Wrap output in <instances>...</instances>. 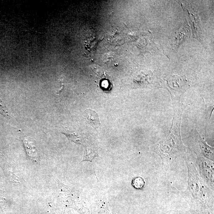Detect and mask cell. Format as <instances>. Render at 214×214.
<instances>
[{"mask_svg": "<svg viewBox=\"0 0 214 214\" xmlns=\"http://www.w3.org/2000/svg\"><path fill=\"white\" fill-rule=\"evenodd\" d=\"M84 117L86 121L94 129H98L100 125V119L95 111L87 109L84 112Z\"/></svg>", "mask_w": 214, "mask_h": 214, "instance_id": "obj_1", "label": "cell"}, {"mask_svg": "<svg viewBox=\"0 0 214 214\" xmlns=\"http://www.w3.org/2000/svg\"><path fill=\"white\" fill-rule=\"evenodd\" d=\"M23 141L27 154L31 158L37 157V152L35 142L31 138H24Z\"/></svg>", "mask_w": 214, "mask_h": 214, "instance_id": "obj_2", "label": "cell"}, {"mask_svg": "<svg viewBox=\"0 0 214 214\" xmlns=\"http://www.w3.org/2000/svg\"><path fill=\"white\" fill-rule=\"evenodd\" d=\"M97 156H98V154L97 151L95 149L88 146L85 148V151L83 157V160L82 161V162L88 161L92 163L93 159Z\"/></svg>", "mask_w": 214, "mask_h": 214, "instance_id": "obj_3", "label": "cell"}, {"mask_svg": "<svg viewBox=\"0 0 214 214\" xmlns=\"http://www.w3.org/2000/svg\"><path fill=\"white\" fill-rule=\"evenodd\" d=\"M62 133L66 135L69 140L74 142L75 143L81 144V143H80L81 141H80V137L75 133H71V132L67 130H65Z\"/></svg>", "mask_w": 214, "mask_h": 214, "instance_id": "obj_4", "label": "cell"}, {"mask_svg": "<svg viewBox=\"0 0 214 214\" xmlns=\"http://www.w3.org/2000/svg\"><path fill=\"white\" fill-rule=\"evenodd\" d=\"M132 184L136 189H142L145 185L144 180L141 177L135 178L132 181Z\"/></svg>", "mask_w": 214, "mask_h": 214, "instance_id": "obj_5", "label": "cell"}, {"mask_svg": "<svg viewBox=\"0 0 214 214\" xmlns=\"http://www.w3.org/2000/svg\"><path fill=\"white\" fill-rule=\"evenodd\" d=\"M0 114L7 117H10L9 112L4 105L1 99L0 98Z\"/></svg>", "mask_w": 214, "mask_h": 214, "instance_id": "obj_6", "label": "cell"}]
</instances>
